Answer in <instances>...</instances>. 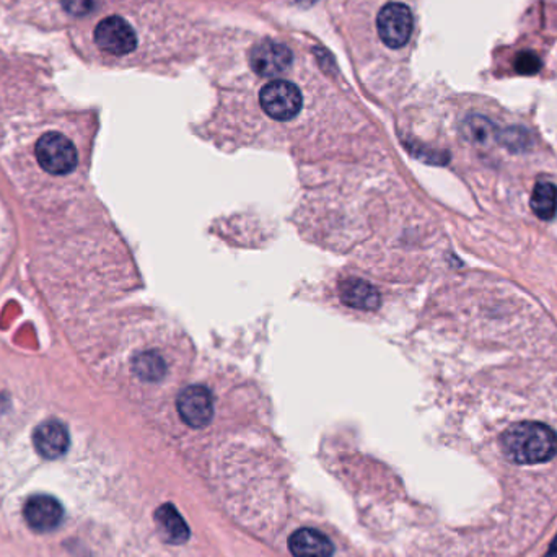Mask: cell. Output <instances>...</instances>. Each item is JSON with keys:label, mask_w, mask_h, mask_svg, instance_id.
<instances>
[{"label": "cell", "mask_w": 557, "mask_h": 557, "mask_svg": "<svg viewBox=\"0 0 557 557\" xmlns=\"http://www.w3.org/2000/svg\"><path fill=\"white\" fill-rule=\"evenodd\" d=\"M500 446L514 463H544L557 454V434L541 422H518L502 434Z\"/></svg>", "instance_id": "1"}, {"label": "cell", "mask_w": 557, "mask_h": 557, "mask_svg": "<svg viewBox=\"0 0 557 557\" xmlns=\"http://www.w3.org/2000/svg\"><path fill=\"white\" fill-rule=\"evenodd\" d=\"M36 160L44 172L67 175L77 166L78 155L69 139L59 132H48L36 142Z\"/></svg>", "instance_id": "2"}, {"label": "cell", "mask_w": 557, "mask_h": 557, "mask_svg": "<svg viewBox=\"0 0 557 557\" xmlns=\"http://www.w3.org/2000/svg\"><path fill=\"white\" fill-rule=\"evenodd\" d=\"M263 112L275 121H291L301 112L303 96L299 86L287 80H273L259 94Z\"/></svg>", "instance_id": "3"}, {"label": "cell", "mask_w": 557, "mask_h": 557, "mask_svg": "<svg viewBox=\"0 0 557 557\" xmlns=\"http://www.w3.org/2000/svg\"><path fill=\"white\" fill-rule=\"evenodd\" d=\"M378 35L382 41L391 48L400 49L409 41L412 33V13L409 7L398 2L386 4L377 17Z\"/></svg>", "instance_id": "4"}, {"label": "cell", "mask_w": 557, "mask_h": 557, "mask_svg": "<svg viewBox=\"0 0 557 557\" xmlns=\"http://www.w3.org/2000/svg\"><path fill=\"white\" fill-rule=\"evenodd\" d=\"M176 409L189 427L202 429L214 418V398L206 386H186L178 395Z\"/></svg>", "instance_id": "5"}, {"label": "cell", "mask_w": 557, "mask_h": 557, "mask_svg": "<svg viewBox=\"0 0 557 557\" xmlns=\"http://www.w3.org/2000/svg\"><path fill=\"white\" fill-rule=\"evenodd\" d=\"M94 43L112 56H126L138 46V36L124 18L108 17L94 30Z\"/></svg>", "instance_id": "6"}, {"label": "cell", "mask_w": 557, "mask_h": 557, "mask_svg": "<svg viewBox=\"0 0 557 557\" xmlns=\"http://www.w3.org/2000/svg\"><path fill=\"white\" fill-rule=\"evenodd\" d=\"M251 67L261 77H279L291 69L292 51L289 46L273 40L261 41L249 54Z\"/></svg>", "instance_id": "7"}, {"label": "cell", "mask_w": 557, "mask_h": 557, "mask_svg": "<svg viewBox=\"0 0 557 557\" xmlns=\"http://www.w3.org/2000/svg\"><path fill=\"white\" fill-rule=\"evenodd\" d=\"M23 517L33 532L51 533L62 523L64 508L58 499L48 494H35L26 499Z\"/></svg>", "instance_id": "8"}, {"label": "cell", "mask_w": 557, "mask_h": 557, "mask_svg": "<svg viewBox=\"0 0 557 557\" xmlns=\"http://www.w3.org/2000/svg\"><path fill=\"white\" fill-rule=\"evenodd\" d=\"M33 444L43 458L56 460L69 450V430L59 420H46L33 432Z\"/></svg>", "instance_id": "9"}, {"label": "cell", "mask_w": 557, "mask_h": 557, "mask_svg": "<svg viewBox=\"0 0 557 557\" xmlns=\"http://www.w3.org/2000/svg\"><path fill=\"white\" fill-rule=\"evenodd\" d=\"M339 299L351 309L370 311L380 307V293L364 279L349 277L339 283Z\"/></svg>", "instance_id": "10"}, {"label": "cell", "mask_w": 557, "mask_h": 557, "mask_svg": "<svg viewBox=\"0 0 557 557\" xmlns=\"http://www.w3.org/2000/svg\"><path fill=\"white\" fill-rule=\"evenodd\" d=\"M289 549L293 557H331L333 543L323 533L313 528H301L289 538Z\"/></svg>", "instance_id": "11"}, {"label": "cell", "mask_w": 557, "mask_h": 557, "mask_svg": "<svg viewBox=\"0 0 557 557\" xmlns=\"http://www.w3.org/2000/svg\"><path fill=\"white\" fill-rule=\"evenodd\" d=\"M154 518L155 525H157L158 533H160L165 543L180 546L189 540V536H191L189 526L183 520V517L176 510V507L172 506V504H163L155 510Z\"/></svg>", "instance_id": "12"}, {"label": "cell", "mask_w": 557, "mask_h": 557, "mask_svg": "<svg viewBox=\"0 0 557 557\" xmlns=\"http://www.w3.org/2000/svg\"><path fill=\"white\" fill-rule=\"evenodd\" d=\"M132 370L140 380L157 383L162 382L166 375V362L158 352H140L136 355V359L132 360Z\"/></svg>", "instance_id": "13"}, {"label": "cell", "mask_w": 557, "mask_h": 557, "mask_svg": "<svg viewBox=\"0 0 557 557\" xmlns=\"http://www.w3.org/2000/svg\"><path fill=\"white\" fill-rule=\"evenodd\" d=\"M532 209L543 220H551L557 212V186L549 181H540L532 194Z\"/></svg>", "instance_id": "14"}, {"label": "cell", "mask_w": 557, "mask_h": 557, "mask_svg": "<svg viewBox=\"0 0 557 557\" xmlns=\"http://www.w3.org/2000/svg\"><path fill=\"white\" fill-rule=\"evenodd\" d=\"M463 132L466 138L476 144H486L489 139L498 138L496 126L482 116H472L464 121Z\"/></svg>", "instance_id": "15"}, {"label": "cell", "mask_w": 557, "mask_h": 557, "mask_svg": "<svg viewBox=\"0 0 557 557\" xmlns=\"http://www.w3.org/2000/svg\"><path fill=\"white\" fill-rule=\"evenodd\" d=\"M498 139L510 150H525L526 147L530 146L528 132L520 128H510L502 130V132H498Z\"/></svg>", "instance_id": "16"}, {"label": "cell", "mask_w": 557, "mask_h": 557, "mask_svg": "<svg viewBox=\"0 0 557 557\" xmlns=\"http://www.w3.org/2000/svg\"><path fill=\"white\" fill-rule=\"evenodd\" d=\"M62 7L74 17H86L100 7L102 0H60Z\"/></svg>", "instance_id": "17"}, {"label": "cell", "mask_w": 557, "mask_h": 557, "mask_svg": "<svg viewBox=\"0 0 557 557\" xmlns=\"http://www.w3.org/2000/svg\"><path fill=\"white\" fill-rule=\"evenodd\" d=\"M515 70L522 76H533L541 69V59L535 52H520L515 58Z\"/></svg>", "instance_id": "18"}, {"label": "cell", "mask_w": 557, "mask_h": 557, "mask_svg": "<svg viewBox=\"0 0 557 557\" xmlns=\"http://www.w3.org/2000/svg\"><path fill=\"white\" fill-rule=\"evenodd\" d=\"M546 557H557V536L553 541V544H551V548H549V553L546 554Z\"/></svg>", "instance_id": "19"}]
</instances>
